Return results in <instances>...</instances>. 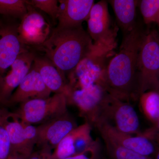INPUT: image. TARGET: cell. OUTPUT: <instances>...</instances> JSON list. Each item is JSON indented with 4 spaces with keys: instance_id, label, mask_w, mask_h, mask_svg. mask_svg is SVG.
<instances>
[{
    "instance_id": "7",
    "label": "cell",
    "mask_w": 159,
    "mask_h": 159,
    "mask_svg": "<svg viewBox=\"0 0 159 159\" xmlns=\"http://www.w3.org/2000/svg\"><path fill=\"white\" fill-rule=\"evenodd\" d=\"M5 125L10 141V152L28 159L36 145V126L23 122L15 113L8 111Z\"/></svg>"
},
{
    "instance_id": "1",
    "label": "cell",
    "mask_w": 159,
    "mask_h": 159,
    "mask_svg": "<svg viewBox=\"0 0 159 159\" xmlns=\"http://www.w3.org/2000/svg\"><path fill=\"white\" fill-rule=\"evenodd\" d=\"M145 31L141 23L123 34L119 52L109 62L103 73L104 88L108 93L129 102L139 100L137 64Z\"/></svg>"
},
{
    "instance_id": "15",
    "label": "cell",
    "mask_w": 159,
    "mask_h": 159,
    "mask_svg": "<svg viewBox=\"0 0 159 159\" xmlns=\"http://www.w3.org/2000/svg\"><path fill=\"white\" fill-rule=\"evenodd\" d=\"M19 39L17 27L0 23V76L25 51Z\"/></svg>"
},
{
    "instance_id": "28",
    "label": "cell",
    "mask_w": 159,
    "mask_h": 159,
    "mask_svg": "<svg viewBox=\"0 0 159 159\" xmlns=\"http://www.w3.org/2000/svg\"><path fill=\"white\" fill-rule=\"evenodd\" d=\"M7 159H26L16 154L10 152Z\"/></svg>"
},
{
    "instance_id": "6",
    "label": "cell",
    "mask_w": 159,
    "mask_h": 159,
    "mask_svg": "<svg viewBox=\"0 0 159 159\" xmlns=\"http://www.w3.org/2000/svg\"><path fill=\"white\" fill-rule=\"evenodd\" d=\"M87 22L88 33L94 41V44L105 55L116 47L118 31L112 23L107 1L94 4Z\"/></svg>"
},
{
    "instance_id": "14",
    "label": "cell",
    "mask_w": 159,
    "mask_h": 159,
    "mask_svg": "<svg viewBox=\"0 0 159 159\" xmlns=\"http://www.w3.org/2000/svg\"><path fill=\"white\" fill-rule=\"evenodd\" d=\"M51 93L32 64L29 73L14 91L7 103L13 105L31 99L47 98L50 97Z\"/></svg>"
},
{
    "instance_id": "22",
    "label": "cell",
    "mask_w": 159,
    "mask_h": 159,
    "mask_svg": "<svg viewBox=\"0 0 159 159\" xmlns=\"http://www.w3.org/2000/svg\"><path fill=\"white\" fill-rule=\"evenodd\" d=\"M27 1L0 0V13L22 18L28 11Z\"/></svg>"
},
{
    "instance_id": "24",
    "label": "cell",
    "mask_w": 159,
    "mask_h": 159,
    "mask_svg": "<svg viewBox=\"0 0 159 159\" xmlns=\"http://www.w3.org/2000/svg\"><path fill=\"white\" fill-rule=\"evenodd\" d=\"M7 110L0 108V159H7L10 152L9 135L5 122Z\"/></svg>"
},
{
    "instance_id": "8",
    "label": "cell",
    "mask_w": 159,
    "mask_h": 159,
    "mask_svg": "<svg viewBox=\"0 0 159 159\" xmlns=\"http://www.w3.org/2000/svg\"><path fill=\"white\" fill-rule=\"evenodd\" d=\"M68 97V104L72 103L77 107L81 116L87 122L95 125L99 118L102 100L107 92L99 84L80 89H71Z\"/></svg>"
},
{
    "instance_id": "18",
    "label": "cell",
    "mask_w": 159,
    "mask_h": 159,
    "mask_svg": "<svg viewBox=\"0 0 159 159\" xmlns=\"http://www.w3.org/2000/svg\"><path fill=\"white\" fill-rule=\"evenodd\" d=\"M139 105L145 117L153 127L159 128V93L151 90L143 93L139 97Z\"/></svg>"
},
{
    "instance_id": "2",
    "label": "cell",
    "mask_w": 159,
    "mask_h": 159,
    "mask_svg": "<svg viewBox=\"0 0 159 159\" xmlns=\"http://www.w3.org/2000/svg\"><path fill=\"white\" fill-rule=\"evenodd\" d=\"M37 48L44 52L61 73L73 70L80 61L88 57L104 55L94 44L83 27H56L48 39Z\"/></svg>"
},
{
    "instance_id": "10",
    "label": "cell",
    "mask_w": 159,
    "mask_h": 159,
    "mask_svg": "<svg viewBox=\"0 0 159 159\" xmlns=\"http://www.w3.org/2000/svg\"><path fill=\"white\" fill-rule=\"evenodd\" d=\"M95 125L100 134L108 137L121 146L140 154L150 157L157 151L152 140L142 133L135 136L123 133L102 120H98Z\"/></svg>"
},
{
    "instance_id": "29",
    "label": "cell",
    "mask_w": 159,
    "mask_h": 159,
    "mask_svg": "<svg viewBox=\"0 0 159 159\" xmlns=\"http://www.w3.org/2000/svg\"><path fill=\"white\" fill-rule=\"evenodd\" d=\"M0 102H1V99H0Z\"/></svg>"
},
{
    "instance_id": "5",
    "label": "cell",
    "mask_w": 159,
    "mask_h": 159,
    "mask_svg": "<svg viewBox=\"0 0 159 159\" xmlns=\"http://www.w3.org/2000/svg\"><path fill=\"white\" fill-rule=\"evenodd\" d=\"M67 104L65 95L55 93L48 98L31 99L20 103L14 113L25 123L40 125L67 113Z\"/></svg>"
},
{
    "instance_id": "13",
    "label": "cell",
    "mask_w": 159,
    "mask_h": 159,
    "mask_svg": "<svg viewBox=\"0 0 159 159\" xmlns=\"http://www.w3.org/2000/svg\"><path fill=\"white\" fill-rule=\"evenodd\" d=\"M59 9L57 28H73L82 27L87 21L93 0H61L58 1Z\"/></svg>"
},
{
    "instance_id": "23",
    "label": "cell",
    "mask_w": 159,
    "mask_h": 159,
    "mask_svg": "<svg viewBox=\"0 0 159 159\" xmlns=\"http://www.w3.org/2000/svg\"><path fill=\"white\" fill-rule=\"evenodd\" d=\"M73 138L70 133L58 143L52 152L54 159H63L76 154Z\"/></svg>"
},
{
    "instance_id": "26",
    "label": "cell",
    "mask_w": 159,
    "mask_h": 159,
    "mask_svg": "<svg viewBox=\"0 0 159 159\" xmlns=\"http://www.w3.org/2000/svg\"><path fill=\"white\" fill-rule=\"evenodd\" d=\"M100 152L99 143L95 141L90 147L82 152L63 159H99Z\"/></svg>"
},
{
    "instance_id": "16",
    "label": "cell",
    "mask_w": 159,
    "mask_h": 159,
    "mask_svg": "<svg viewBox=\"0 0 159 159\" xmlns=\"http://www.w3.org/2000/svg\"><path fill=\"white\" fill-rule=\"evenodd\" d=\"M33 66L39 73L44 83L51 93H61L68 98L71 93L68 84L66 83L63 74L47 58L35 56Z\"/></svg>"
},
{
    "instance_id": "9",
    "label": "cell",
    "mask_w": 159,
    "mask_h": 159,
    "mask_svg": "<svg viewBox=\"0 0 159 159\" xmlns=\"http://www.w3.org/2000/svg\"><path fill=\"white\" fill-rule=\"evenodd\" d=\"M27 4V12L17 27L19 39L23 45L39 46L50 36L51 28L42 15Z\"/></svg>"
},
{
    "instance_id": "12",
    "label": "cell",
    "mask_w": 159,
    "mask_h": 159,
    "mask_svg": "<svg viewBox=\"0 0 159 159\" xmlns=\"http://www.w3.org/2000/svg\"><path fill=\"white\" fill-rule=\"evenodd\" d=\"M35 55L32 52L23 51L18 56L6 76H0V99L7 103L11 95L26 75L33 64Z\"/></svg>"
},
{
    "instance_id": "27",
    "label": "cell",
    "mask_w": 159,
    "mask_h": 159,
    "mask_svg": "<svg viewBox=\"0 0 159 159\" xmlns=\"http://www.w3.org/2000/svg\"><path fill=\"white\" fill-rule=\"evenodd\" d=\"M27 159H54L51 149L48 148H40V149L33 152Z\"/></svg>"
},
{
    "instance_id": "4",
    "label": "cell",
    "mask_w": 159,
    "mask_h": 159,
    "mask_svg": "<svg viewBox=\"0 0 159 159\" xmlns=\"http://www.w3.org/2000/svg\"><path fill=\"white\" fill-rule=\"evenodd\" d=\"M99 120L105 121L123 133L135 135L142 134L138 114L132 104L107 93L102 100L97 121Z\"/></svg>"
},
{
    "instance_id": "21",
    "label": "cell",
    "mask_w": 159,
    "mask_h": 159,
    "mask_svg": "<svg viewBox=\"0 0 159 159\" xmlns=\"http://www.w3.org/2000/svg\"><path fill=\"white\" fill-rule=\"evenodd\" d=\"M138 7L145 25L149 26L151 24L156 23L159 25V0L139 1Z\"/></svg>"
},
{
    "instance_id": "3",
    "label": "cell",
    "mask_w": 159,
    "mask_h": 159,
    "mask_svg": "<svg viewBox=\"0 0 159 159\" xmlns=\"http://www.w3.org/2000/svg\"><path fill=\"white\" fill-rule=\"evenodd\" d=\"M138 93L159 89V36L156 29H148L142 39L137 64Z\"/></svg>"
},
{
    "instance_id": "19",
    "label": "cell",
    "mask_w": 159,
    "mask_h": 159,
    "mask_svg": "<svg viewBox=\"0 0 159 159\" xmlns=\"http://www.w3.org/2000/svg\"><path fill=\"white\" fill-rule=\"evenodd\" d=\"M111 159H153L124 148L108 137L101 135Z\"/></svg>"
},
{
    "instance_id": "25",
    "label": "cell",
    "mask_w": 159,
    "mask_h": 159,
    "mask_svg": "<svg viewBox=\"0 0 159 159\" xmlns=\"http://www.w3.org/2000/svg\"><path fill=\"white\" fill-rule=\"evenodd\" d=\"M31 6L47 13L52 19H57L59 5L57 0H32L28 2Z\"/></svg>"
},
{
    "instance_id": "11",
    "label": "cell",
    "mask_w": 159,
    "mask_h": 159,
    "mask_svg": "<svg viewBox=\"0 0 159 159\" xmlns=\"http://www.w3.org/2000/svg\"><path fill=\"white\" fill-rule=\"evenodd\" d=\"M74 119L67 113L36 127V145L54 149L66 136L77 127Z\"/></svg>"
},
{
    "instance_id": "17",
    "label": "cell",
    "mask_w": 159,
    "mask_h": 159,
    "mask_svg": "<svg viewBox=\"0 0 159 159\" xmlns=\"http://www.w3.org/2000/svg\"><path fill=\"white\" fill-rule=\"evenodd\" d=\"M111 4L116 15L119 27L123 34L131 31L136 25L137 8L139 1L110 0Z\"/></svg>"
},
{
    "instance_id": "20",
    "label": "cell",
    "mask_w": 159,
    "mask_h": 159,
    "mask_svg": "<svg viewBox=\"0 0 159 159\" xmlns=\"http://www.w3.org/2000/svg\"><path fill=\"white\" fill-rule=\"evenodd\" d=\"M91 131L90 124L86 122L71 132L76 154L85 150L93 143L95 141L92 139Z\"/></svg>"
}]
</instances>
